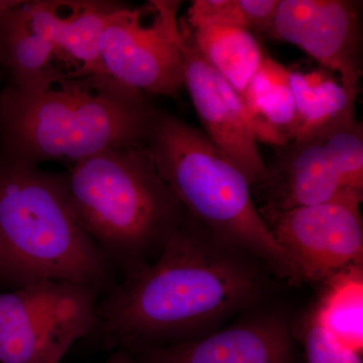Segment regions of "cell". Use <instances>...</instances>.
Returning a JSON list of instances; mask_svg holds the SVG:
<instances>
[{
  "mask_svg": "<svg viewBox=\"0 0 363 363\" xmlns=\"http://www.w3.org/2000/svg\"><path fill=\"white\" fill-rule=\"evenodd\" d=\"M259 291V279L235 248L187 216L152 264L101 296L86 339L108 353L182 342L253 302Z\"/></svg>",
  "mask_w": 363,
  "mask_h": 363,
  "instance_id": "6da1fadb",
  "label": "cell"
},
{
  "mask_svg": "<svg viewBox=\"0 0 363 363\" xmlns=\"http://www.w3.org/2000/svg\"><path fill=\"white\" fill-rule=\"evenodd\" d=\"M297 121L290 142L309 138L331 126L354 118L357 92L348 89L326 69H289Z\"/></svg>",
  "mask_w": 363,
  "mask_h": 363,
  "instance_id": "9a60e30c",
  "label": "cell"
},
{
  "mask_svg": "<svg viewBox=\"0 0 363 363\" xmlns=\"http://www.w3.org/2000/svg\"><path fill=\"white\" fill-rule=\"evenodd\" d=\"M105 363H138L131 353L125 350H114L109 353Z\"/></svg>",
  "mask_w": 363,
  "mask_h": 363,
  "instance_id": "ffe728a7",
  "label": "cell"
},
{
  "mask_svg": "<svg viewBox=\"0 0 363 363\" xmlns=\"http://www.w3.org/2000/svg\"><path fill=\"white\" fill-rule=\"evenodd\" d=\"M281 149L267 168L264 186L276 197L267 208L321 204L347 189L363 192V128L355 117Z\"/></svg>",
  "mask_w": 363,
  "mask_h": 363,
  "instance_id": "9c48e42d",
  "label": "cell"
},
{
  "mask_svg": "<svg viewBox=\"0 0 363 363\" xmlns=\"http://www.w3.org/2000/svg\"><path fill=\"white\" fill-rule=\"evenodd\" d=\"M131 354L138 363H291L292 345L285 325L259 320Z\"/></svg>",
  "mask_w": 363,
  "mask_h": 363,
  "instance_id": "4fadbf2b",
  "label": "cell"
},
{
  "mask_svg": "<svg viewBox=\"0 0 363 363\" xmlns=\"http://www.w3.org/2000/svg\"><path fill=\"white\" fill-rule=\"evenodd\" d=\"M180 6L175 0L119 4L100 39L104 73L138 92L176 97L184 86Z\"/></svg>",
  "mask_w": 363,
  "mask_h": 363,
  "instance_id": "ba28073f",
  "label": "cell"
},
{
  "mask_svg": "<svg viewBox=\"0 0 363 363\" xmlns=\"http://www.w3.org/2000/svg\"><path fill=\"white\" fill-rule=\"evenodd\" d=\"M68 185L78 221L121 279L152 264L188 216L143 145L76 162Z\"/></svg>",
  "mask_w": 363,
  "mask_h": 363,
  "instance_id": "277c9868",
  "label": "cell"
},
{
  "mask_svg": "<svg viewBox=\"0 0 363 363\" xmlns=\"http://www.w3.org/2000/svg\"><path fill=\"white\" fill-rule=\"evenodd\" d=\"M242 98L257 142L278 147L290 143L297 111L289 69L266 55Z\"/></svg>",
  "mask_w": 363,
  "mask_h": 363,
  "instance_id": "5bb4252c",
  "label": "cell"
},
{
  "mask_svg": "<svg viewBox=\"0 0 363 363\" xmlns=\"http://www.w3.org/2000/svg\"><path fill=\"white\" fill-rule=\"evenodd\" d=\"M143 147L192 220L227 247L252 253L281 276L298 279L255 207L247 176L204 131L156 111Z\"/></svg>",
  "mask_w": 363,
  "mask_h": 363,
  "instance_id": "5b68a950",
  "label": "cell"
},
{
  "mask_svg": "<svg viewBox=\"0 0 363 363\" xmlns=\"http://www.w3.org/2000/svg\"><path fill=\"white\" fill-rule=\"evenodd\" d=\"M102 293L69 281H40L0 292V363H60L94 330Z\"/></svg>",
  "mask_w": 363,
  "mask_h": 363,
  "instance_id": "52a82bcc",
  "label": "cell"
},
{
  "mask_svg": "<svg viewBox=\"0 0 363 363\" xmlns=\"http://www.w3.org/2000/svg\"><path fill=\"white\" fill-rule=\"evenodd\" d=\"M362 192L347 189L329 201L279 210L267 208V223L298 279H329L362 264Z\"/></svg>",
  "mask_w": 363,
  "mask_h": 363,
  "instance_id": "30bf717a",
  "label": "cell"
},
{
  "mask_svg": "<svg viewBox=\"0 0 363 363\" xmlns=\"http://www.w3.org/2000/svg\"><path fill=\"white\" fill-rule=\"evenodd\" d=\"M118 2L0 0V67L11 83L105 74L100 39Z\"/></svg>",
  "mask_w": 363,
  "mask_h": 363,
  "instance_id": "8992f818",
  "label": "cell"
},
{
  "mask_svg": "<svg viewBox=\"0 0 363 363\" xmlns=\"http://www.w3.org/2000/svg\"><path fill=\"white\" fill-rule=\"evenodd\" d=\"M279 0H194L184 18L190 28L230 26L269 35Z\"/></svg>",
  "mask_w": 363,
  "mask_h": 363,
  "instance_id": "ac0fdd59",
  "label": "cell"
},
{
  "mask_svg": "<svg viewBox=\"0 0 363 363\" xmlns=\"http://www.w3.org/2000/svg\"><path fill=\"white\" fill-rule=\"evenodd\" d=\"M157 109L107 74L9 83L0 94L1 159L73 166L104 150L143 145Z\"/></svg>",
  "mask_w": 363,
  "mask_h": 363,
  "instance_id": "7a4b0ae2",
  "label": "cell"
},
{
  "mask_svg": "<svg viewBox=\"0 0 363 363\" xmlns=\"http://www.w3.org/2000/svg\"><path fill=\"white\" fill-rule=\"evenodd\" d=\"M360 6L352 0H279L267 35L300 48L359 93Z\"/></svg>",
  "mask_w": 363,
  "mask_h": 363,
  "instance_id": "8fae6325",
  "label": "cell"
},
{
  "mask_svg": "<svg viewBox=\"0 0 363 363\" xmlns=\"http://www.w3.org/2000/svg\"><path fill=\"white\" fill-rule=\"evenodd\" d=\"M179 23L184 86L187 87L203 131L236 162L250 185L264 186L267 167L260 156L259 142L242 96L203 58L184 18H179Z\"/></svg>",
  "mask_w": 363,
  "mask_h": 363,
  "instance_id": "7c38bea8",
  "label": "cell"
},
{
  "mask_svg": "<svg viewBox=\"0 0 363 363\" xmlns=\"http://www.w3.org/2000/svg\"><path fill=\"white\" fill-rule=\"evenodd\" d=\"M327 281L311 322L344 347L362 354V264L346 267Z\"/></svg>",
  "mask_w": 363,
  "mask_h": 363,
  "instance_id": "e0dca14e",
  "label": "cell"
},
{
  "mask_svg": "<svg viewBox=\"0 0 363 363\" xmlns=\"http://www.w3.org/2000/svg\"><path fill=\"white\" fill-rule=\"evenodd\" d=\"M307 363H362V354L344 347L311 322L305 335Z\"/></svg>",
  "mask_w": 363,
  "mask_h": 363,
  "instance_id": "d6986e66",
  "label": "cell"
},
{
  "mask_svg": "<svg viewBox=\"0 0 363 363\" xmlns=\"http://www.w3.org/2000/svg\"><path fill=\"white\" fill-rule=\"evenodd\" d=\"M0 94H1V92H0Z\"/></svg>",
  "mask_w": 363,
  "mask_h": 363,
  "instance_id": "44dd1931",
  "label": "cell"
},
{
  "mask_svg": "<svg viewBox=\"0 0 363 363\" xmlns=\"http://www.w3.org/2000/svg\"><path fill=\"white\" fill-rule=\"evenodd\" d=\"M69 281L102 295L121 281L72 208L68 173L0 157V292Z\"/></svg>",
  "mask_w": 363,
  "mask_h": 363,
  "instance_id": "3957f363",
  "label": "cell"
},
{
  "mask_svg": "<svg viewBox=\"0 0 363 363\" xmlns=\"http://www.w3.org/2000/svg\"><path fill=\"white\" fill-rule=\"evenodd\" d=\"M189 30L203 58L242 96L266 57L255 35L245 28L230 26Z\"/></svg>",
  "mask_w": 363,
  "mask_h": 363,
  "instance_id": "2e32d148",
  "label": "cell"
}]
</instances>
